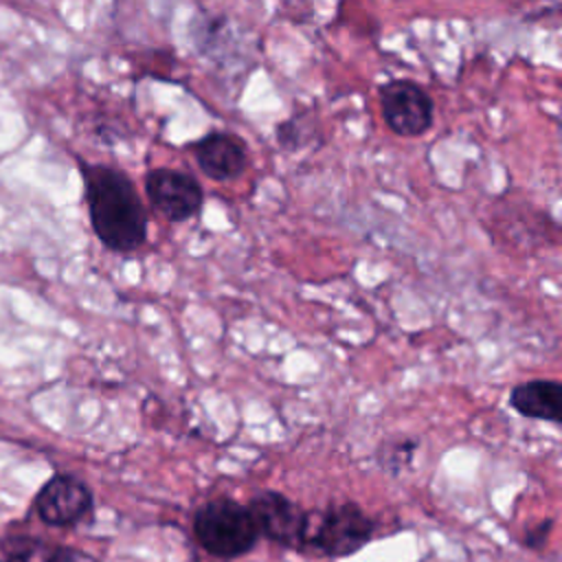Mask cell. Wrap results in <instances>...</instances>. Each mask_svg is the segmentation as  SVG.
<instances>
[{
    "mask_svg": "<svg viewBox=\"0 0 562 562\" xmlns=\"http://www.w3.org/2000/svg\"><path fill=\"white\" fill-rule=\"evenodd\" d=\"M88 215L99 241L114 252H134L147 239V213L134 182L119 169L79 160Z\"/></svg>",
    "mask_w": 562,
    "mask_h": 562,
    "instance_id": "obj_1",
    "label": "cell"
},
{
    "mask_svg": "<svg viewBox=\"0 0 562 562\" xmlns=\"http://www.w3.org/2000/svg\"><path fill=\"white\" fill-rule=\"evenodd\" d=\"M373 520L360 505L331 503L325 509L305 512L301 551L329 558H347L373 538Z\"/></svg>",
    "mask_w": 562,
    "mask_h": 562,
    "instance_id": "obj_2",
    "label": "cell"
},
{
    "mask_svg": "<svg viewBox=\"0 0 562 562\" xmlns=\"http://www.w3.org/2000/svg\"><path fill=\"white\" fill-rule=\"evenodd\" d=\"M193 533L215 558L246 555L261 538L250 509L233 498L206 501L193 516Z\"/></svg>",
    "mask_w": 562,
    "mask_h": 562,
    "instance_id": "obj_3",
    "label": "cell"
},
{
    "mask_svg": "<svg viewBox=\"0 0 562 562\" xmlns=\"http://www.w3.org/2000/svg\"><path fill=\"white\" fill-rule=\"evenodd\" d=\"M380 110L389 130L406 138L426 134L435 119L430 94L411 79H393L384 83L380 88Z\"/></svg>",
    "mask_w": 562,
    "mask_h": 562,
    "instance_id": "obj_4",
    "label": "cell"
},
{
    "mask_svg": "<svg viewBox=\"0 0 562 562\" xmlns=\"http://www.w3.org/2000/svg\"><path fill=\"white\" fill-rule=\"evenodd\" d=\"M145 193L151 206L169 222L191 220L204 202L202 184L193 176L169 167L147 171Z\"/></svg>",
    "mask_w": 562,
    "mask_h": 562,
    "instance_id": "obj_5",
    "label": "cell"
},
{
    "mask_svg": "<svg viewBox=\"0 0 562 562\" xmlns=\"http://www.w3.org/2000/svg\"><path fill=\"white\" fill-rule=\"evenodd\" d=\"M246 507L255 518L259 536L288 549L301 547L305 509H301L299 503H294L281 492L266 490L255 494Z\"/></svg>",
    "mask_w": 562,
    "mask_h": 562,
    "instance_id": "obj_6",
    "label": "cell"
},
{
    "mask_svg": "<svg viewBox=\"0 0 562 562\" xmlns=\"http://www.w3.org/2000/svg\"><path fill=\"white\" fill-rule=\"evenodd\" d=\"M35 509L46 525H75L92 509V492L83 481L72 474H55L40 490L35 498Z\"/></svg>",
    "mask_w": 562,
    "mask_h": 562,
    "instance_id": "obj_7",
    "label": "cell"
},
{
    "mask_svg": "<svg viewBox=\"0 0 562 562\" xmlns=\"http://www.w3.org/2000/svg\"><path fill=\"white\" fill-rule=\"evenodd\" d=\"M191 149L202 173L217 182L239 178L248 165L241 138L228 132H209Z\"/></svg>",
    "mask_w": 562,
    "mask_h": 562,
    "instance_id": "obj_8",
    "label": "cell"
},
{
    "mask_svg": "<svg viewBox=\"0 0 562 562\" xmlns=\"http://www.w3.org/2000/svg\"><path fill=\"white\" fill-rule=\"evenodd\" d=\"M560 382L555 380H529L520 382L509 393V404L525 417L558 424L560 422Z\"/></svg>",
    "mask_w": 562,
    "mask_h": 562,
    "instance_id": "obj_9",
    "label": "cell"
},
{
    "mask_svg": "<svg viewBox=\"0 0 562 562\" xmlns=\"http://www.w3.org/2000/svg\"><path fill=\"white\" fill-rule=\"evenodd\" d=\"M0 562H99L92 555L37 540H0Z\"/></svg>",
    "mask_w": 562,
    "mask_h": 562,
    "instance_id": "obj_10",
    "label": "cell"
},
{
    "mask_svg": "<svg viewBox=\"0 0 562 562\" xmlns=\"http://www.w3.org/2000/svg\"><path fill=\"white\" fill-rule=\"evenodd\" d=\"M553 527V520H542L538 527H533V529H529L527 531V538H525V542L529 544V547H540L542 544V540L547 538V533H549V529Z\"/></svg>",
    "mask_w": 562,
    "mask_h": 562,
    "instance_id": "obj_11",
    "label": "cell"
}]
</instances>
